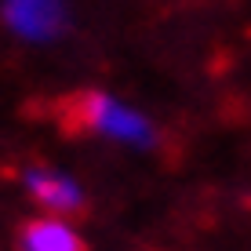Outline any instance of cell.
Here are the masks:
<instances>
[{
	"mask_svg": "<svg viewBox=\"0 0 251 251\" xmlns=\"http://www.w3.org/2000/svg\"><path fill=\"white\" fill-rule=\"evenodd\" d=\"M58 117L69 131H99V135H113L127 138V142H142L150 138L142 117H135L131 109H124L120 102L106 99V95H73L69 102L58 106Z\"/></svg>",
	"mask_w": 251,
	"mask_h": 251,
	"instance_id": "obj_1",
	"label": "cell"
},
{
	"mask_svg": "<svg viewBox=\"0 0 251 251\" xmlns=\"http://www.w3.org/2000/svg\"><path fill=\"white\" fill-rule=\"evenodd\" d=\"M7 22L22 37H51L62 22L58 0H7Z\"/></svg>",
	"mask_w": 251,
	"mask_h": 251,
	"instance_id": "obj_2",
	"label": "cell"
},
{
	"mask_svg": "<svg viewBox=\"0 0 251 251\" xmlns=\"http://www.w3.org/2000/svg\"><path fill=\"white\" fill-rule=\"evenodd\" d=\"M19 251H88L66 222L58 219H33L19 233Z\"/></svg>",
	"mask_w": 251,
	"mask_h": 251,
	"instance_id": "obj_3",
	"label": "cell"
},
{
	"mask_svg": "<svg viewBox=\"0 0 251 251\" xmlns=\"http://www.w3.org/2000/svg\"><path fill=\"white\" fill-rule=\"evenodd\" d=\"M29 193L37 197L48 211H76L80 207V189L69 178L55 175V171H29Z\"/></svg>",
	"mask_w": 251,
	"mask_h": 251,
	"instance_id": "obj_4",
	"label": "cell"
}]
</instances>
